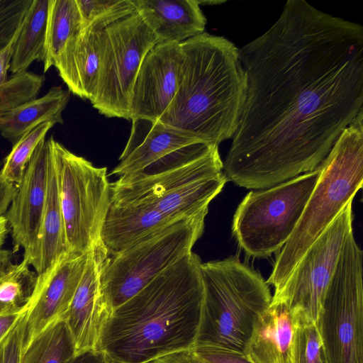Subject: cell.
I'll return each instance as SVG.
<instances>
[{
    "instance_id": "obj_3",
    "label": "cell",
    "mask_w": 363,
    "mask_h": 363,
    "mask_svg": "<svg viewBox=\"0 0 363 363\" xmlns=\"http://www.w3.org/2000/svg\"><path fill=\"white\" fill-rule=\"evenodd\" d=\"M179 87L158 120L199 143L218 145L235 133L247 96L239 48L206 32L182 43Z\"/></svg>"
},
{
    "instance_id": "obj_19",
    "label": "cell",
    "mask_w": 363,
    "mask_h": 363,
    "mask_svg": "<svg viewBox=\"0 0 363 363\" xmlns=\"http://www.w3.org/2000/svg\"><path fill=\"white\" fill-rule=\"evenodd\" d=\"M101 30L94 27L83 29L69 41L55 67L70 92L91 102L98 86Z\"/></svg>"
},
{
    "instance_id": "obj_22",
    "label": "cell",
    "mask_w": 363,
    "mask_h": 363,
    "mask_svg": "<svg viewBox=\"0 0 363 363\" xmlns=\"http://www.w3.org/2000/svg\"><path fill=\"white\" fill-rule=\"evenodd\" d=\"M176 220H178L170 219L145 206L111 203L103 225L101 241L108 255H113Z\"/></svg>"
},
{
    "instance_id": "obj_42",
    "label": "cell",
    "mask_w": 363,
    "mask_h": 363,
    "mask_svg": "<svg viewBox=\"0 0 363 363\" xmlns=\"http://www.w3.org/2000/svg\"><path fill=\"white\" fill-rule=\"evenodd\" d=\"M199 6H213L216 4H220L225 2V1L219 0H197Z\"/></svg>"
},
{
    "instance_id": "obj_30",
    "label": "cell",
    "mask_w": 363,
    "mask_h": 363,
    "mask_svg": "<svg viewBox=\"0 0 363 363\" xmlns=\"http://www.w3.org/2000/svg\"><path fill=\"white\" fill-rule=\"evenodd\" d=\"M45 78L32 72L13 74L0 87V115L37 99Z\"/></svg>"
},
{
    "instance_id": "obj_4",
    "label": "cell",
    "mask_w": 363,
    "mask_h": 363,
    "mask_svg": "<svg viewBox=\"0 0 363 363\" xmlns=\"http://www.w3.org/2000/svg\"><path fill=\"white\" fill-rule=\"evenodd\" d=\"M223 164L218 145L194 143L111 184V203L142 205L172 220L207 214L222 191Z\"/></svg>"
},
{
    "instance_id": "obj_31",
    "label": "cell",
    "mask_w": 363,
    "mask_h": 363,
    "mask_svg": "<svg viewBox=\"0 0 363 363\" xmlns=\"http://www.w3.org/2000/svg\"><path fill=\"white\" fill-rule=\"evenodd\" d=\"M295 319L291 363H327L316 323Z\"/></svg>"
},
{
    "instance_id": "obj_39",
    "label": "cell",
    "mask_w": 363,
    "mask_h": 363,
    "mask_svg": "<svg viewBox=\"0 0 363 363\" xmlns=\"http://www.w3.org/2000/svg\"><path fill=\"white\" fill-rule=\"evenodd\" d=\"M22 313L4 314L0 315V341L10 330Z\"/></svg>"
},
{
    "instance_id": "obj_29",
    "label": "cell",
    "mask_w": 363,
    "mask_h": 363,
    "mask_svg": "<svg viewBox=\"0 0 363 363\" xmlns=\"http://www.w3.org/2000/svg\"><path fill=\"white\" fill-rule=\"evenodd\" d=\"M83 29L106 27L136 10L134 0H76Z\"/></svg>"
},
{
    "instance_id": "obj_6",
    "label": "cell",
    "mask_w": 363,
    "mask_h": 363,
    "mask_svg": "<svg viewBox=\"0 0 363 363\" xmlns=\"http://www.w3.org/2000/svg\"><path fill=\"white\" fill-rule=\"evenodd\" d=\"M201 274L203 295L195 345L243 352L255 320L271 303L269 285L235 257L201 263Z\"/></svg>"
},
{
    "instance_id": "obj_28",
    "label": "cell",
    "mask_w": 363,
    "mask_h": 363,
    "mask_svg": "<svg viewBox=\"0 0 363 363\" xmlns=\"http://www.w3.org/2000/svg\"><path fill=\"white\" fill-rule=\"evenodd\" d=\"M55 124L53 121H45L26 133L13 145L11 151L4 160L0 174L13 184H19L36 147Z\"/></svg>"
},
{
    "instance_id": "obj_5",
    "label": "cell",
    "mask_w": 363,
    "mask_h": 363,
    "mask_svg": "<svg viewBox=\"0 0 363 363\" xmlns=\"http://www.w3.org/2000/svg\"><path fill=\"white\" fill-rule=\"evenodd\" d=\"M320 176L292 235L266 281L280 288L303 255L353 200L363 183V111L340 134L320 164Z\"/></svg>"
},
{
    "instance_id": "obj_18",
    "label": "cell",
    "mask_w": 363,
    "mask_h": 363,
    "mask_svg": "<svg viewBox=\"0 0 363 363\" xmlns=\"http://www.w3.org/2000/svg\"><path fill=\"white\" fill-rule=\"evenodd\" d=\"M295 323L288 308L271 302L255 320L243 352L253 363H291Z\"/></svg>"
},
{
    "instance_id": "obj_9",
    "label": "cell",
    "mask_w": 363,
    "mask_h": 363,
    "mask_svg": "<svg viewBox=\"0 0 363 363\" xmlns=\"http://www.w3.org/2000/svg\"><path fill=\"white\" fill-rule=\"evenodd\" d=\"M55 166L69 252L85 254L101 242L111 203L106 167H96L56 141L48 139Z\"/></svg>"
},
{
    "instance_id": "obj_20",
    "label": "cell",
    "mask_w": 363,
    "mask_h": 363,
    "mask_svg": "<svg viewBox=\"0 0 363 363\" xmlns=\"http://www.w3.org/2000/svg\"><path fill=\"white\" fill-rule=\"evenodd\" d=\"M160 42L182 43L203 33L207 20L197 0H134Z\"/></svg>"
},
{
    "instance_id": "obj_16",
    "label": "cell",
    "mask_w": 363,
    "mask_h": 363,
    "mask_svg": "<svg viewBox=\"0 0 363 363\" xmlns=\"http://www.w3.org/2000/svg\"><path fill=\"white\" fill-rule=\"evenodd\" d=\"M89 252H69L42 279L37 281L27 310L24 347L52 323L65 320L84 272Z\"/></svg>"
},
{
    "instance_id": "obj_15",
    "label": "cell",
    "mask_w": 363,
    "mask_h": 363,
    "mask_svg": "<svg viewBox=\"0 0 363 363\" xmlns=\"http://www.w3.org/2000/svg\"><path fill=\"white\" fill-rule=\"evenodd\" d=\"M107 255L101 241L89 251L84 272L65 320L76 353L100 350L101 337L113 311L101 290V272Z\"/></svg>"
},
{
    "instance_id": "obj_26",
    "label": "cell",
    "mask_w": 363,
    "mask_h": 363,
    "mask_svg": "<svg viewBox=\"0 0 363 363\" xmlns=\"http://www.w3.org/2000/svg\"><path fill=\"white\" fill-rule=\"evenodd\" d=\"M76 354L65 320L55 321L23 348L20 363H67Z\"/></svg>"
},
{
    "instance_id": "obj_25",
    "label": "cell",
    "mask_w": 363,
    "mask_h": 363,
    "mask_svg": "<svg viewBox=\"0 0 363 363\" xmlns=\"http://www.w3.org/2000/svg\"><path fill=\"white\" fill-rule=\"evenodd\" d=\"M82 30L76 0H50L43 61L45 73L52 66L55 67L67 44Z\"/></svg>"
},
{
    "instance_id": "obj_21",
    "label": "cell",
    "mask_w": 363,
    "mask_h": 363,
    "mask_svg": "<svg viewBox=\"0 0 363 363\" xmlns=\"http://www.w3.org/2000/svg\"><path fill=\"white\" fill-rule=\"evenodd\" d=\"M49 147L45 203L37 246L33 255L28 262L35 268L38 281L42 279L61 258L69 253L57 177L50 143Z\"/></svg>"
},
{
    "instance_id": "obj_8",
    "label": "cell",
    "mask_w": 363,
    "mask_h": 363,
    "mask_svg": "<svg viewBox=\"0 0 363 363\" xmlns=\"http://www.w3.org/2000/svg\"><path fill=\"white\" fill-rule=\"evenodd\" d=\"M315 170L274 186L250 191L238 206L233 233L250 256L266 257L287 242L320 176Z\"/></svg>"
},
{
    "instance_id": "obj_17",
    "label": "cell",
    "mask_w": 363,
    "mask_h": 363,
    "mask_svg": "<svg viewBox=\"0 0 363 363\" xmlns=\"http://www.w3.org/2000/svg\"><path fill=\"white\" fill-rule=\"evenodd\" d=\"M196 140L167 128L160 121H132L129 139L111 174L118 177L140 171Z\"/></svg>"
},
{
    "instance_id": "obj_40",
    "label": "cell",
    "mask_w": 363,
    "mask_h": 363,
    "mask_svg": "<svg viewBox=\"0 0 363 363\" xmlns=\"http://www.w3.org/2000/svg\"><path fill=\"white\" fill-rule=\"evenodd\" d=\"M12 259L13 252L8 250H0V278L13 265Z\"/></svg>"
},
{
    "instance_id": "obj_11",
    "label": "cell",
    "mask_w": 363,
    "mask_h": 363,
    "mask_svg": "<svg viewBox=\"0 0 363 363\" xmlns=\"http://www.w3.org/2000/svg\"><path fill=\"white\" fill-rule=\"evenodd\" d=\"M160 42L137 9L102 30L98 86L91 102L93 107L108 118L130 120L138 72L146 55Z\"/></svg>"
},
{
    "instance_id": "obj_14",
    "label": "cell",
    "mask_w": 363,
    "mask_h": 363,
    "mask_svg": "<svg viewBox=\"0 0 363 363\" xmlns=\"http://www.w3.org/2000/svg\"><path fill=\"white\" fill-rule=\"evenodd\" d=\"M49 154V143L44 139L28 162L4 215L11 228L13 245L24 249L23 259L27 262L34 254L39 237L47 194Z\"/></svg>"
},
{
    "instance_id": "obj_32",
    "label": "cell",
    "mask_w": 363,
    "mask_h": 363,
    "mask_svg": "<svg viewBox=\"0 0 363 363\" xmlns=\"http://www.w3.org/2000/svg\"><path fill=\"white\" fill-rule=\"evenodd\" d=\"M33 0H0V52L17 38Z\"/></svg>"
},
{
    "instance_id": "obj_24",
    "label": "cell",
    "mask_w": 363,
    "mask_h": 363,
    "mask_svg": "<svg viewBox=\"0 0 363 363\" xmlns=\"http://www.w3.org/2000/svg\"><path fill=\"white\" fill-rule=\"evenodd\" d=\"M50 0H33L12 45L9 71H27L34 60L43 61Z\"/></svg>"
},
{
    "instance_id": "obj_41",
    "label": "cell",
    "mask_w": 363,
    "mask_h": 363,
    "mask_svg": "<svg viewBox=\"0 0 363 363\" xmlns=\"http://www.w3.org/2000/svg\"><path fill=\"white\" fill-rule=\"evenodd\" d=\"M9 233V224L4 216L0 217V250L4 245Z\"/></svg>"
},
{
    "instance_id": "obj_35",
    "label": "cell",
    "mask_w": 363,
    "mask_h": 363,
    "mask_svg": "<svg viewBox=\"0 0 363 363\" xmlns=\"http://www.w3.org/2000/svg\"><path fill=\"white\" fill-rule=\"evenodd\" d=\"M16 192V186L0 174V217L4 216Z\"/></svg>"
},
{
    "instance_id": "obj_34",
    "label": "cell",
    "mask_w": 363,
    "mask_h": 363,
    "mask_svg": "<svg viewBox=\"0 0 363 363\" xmlns=\"http://www.w3.org/2000/svg\"><path fill=\"white\" fill-rule=\"evenodd\" d=\"M191 352L199 363H253L244 352L214 346L195 345Z\"/></svg>"
},
{
    "instance_id": "obj_33",
    "label": "cell",
    "mask_w": 363,
    "mask_h": 363,
    "mask_svg": "<svg viewBox=\"0 0 363 363\" xmlns=\"http://www.w3.org/2000/svg\"><path fill=\"white\" fill-rule=\"evenodd\" d=\"M27 310L0 341V363H20L24 348Z\"/></svg>"
},
{
    "instance_id": "obj_7",
    "label": "cell",
    "mask_w": 363,
    "mask_h": 363,
    "mask_svg": "<svg viewBox=\"0 0 363 363\" xmlns=\"http://www.w3.org/2000/svg\"><path fill=\"white\" fill-rule=\"evenodd\" d=\"M206 216L176 220L142 237L102 266L101 293L112 310L134 296L160 274L191 252Z\"/></svg>"
},
{
    "instance_id": "obj_10",
    "label": "cell",
    "mask_w": 363,
    "mask_h": 363,
    "mask_svg": "<svg viewBox=\"0 0 363 363\" xmlns=\"http://www.w3.org/2000/svg\"><path fill=\"white\" fill-rule=\"evenodd\" d=\"M327 363H363L362 251L347 238L316 322Z\"/></svg>"
},
{
    "instance_id": "obj_38",
    "label": "cell",
    "mask_w": 363,
    "mask_h": 363,
    "mask_svg": "<svg viewBox=\"0 0 363 363\" xmlns=\"http://www.w3.org/2000/svg\"><path fill=\"white\" fill-rule=\"evenodd\" d=\"M13 42L4 51L0 52V87L8 79L7 72L9 69L12 45Z\"/></svg>"
},
{
    "instance_id": "obj_12",
    "label": "cell",
    "mask_w": 363,
    "mask_h": 363,
    "mask_svg": "<svg viewBox=\"0 0 363 363\" xmlns=\"http://www.w3.org/2000/svg\"><path fill=\"white\" fill-rule=\"evenodd\" d=\"M352 220V200L313 242L284 284L274 290L272 303L284 305L294 318L317 322L342 247L353 231Z\"/></svg>"
},
{
    "instance_id": "obj_36",
    "label": "cell",
    "mask_w": 363,
    "mask_h": 363,
    "mask_svg": "<svg viewBox=\"0 0 363 363\" xmlns=\"http://www.w3.org/2000/svg\"><path fill=\"white\" fill-rule=\"evenodd\" d=\"M67 363H110L102 351L87 350L76 353Z\"/></svg>"
},
{
    "instance_id": "obj_23",
    "label": "cell",
    "mask_w": 363,
    "mask_h": 363,
    "mask_svg": "<svg viewBox=\"0 0 363 363\" xmlns=\"http://www.w3.org/2000/svg\"><path fill=\"white\" fill-rule=\"evenodd\" d=\"M70 93L61 86H52L42 97L0 115L1 136L13 145L40 123L53 121L63 124L62 113L69 101Z\"/></svg>"
},
{
    "instance_id": "obj_1",
    "label": "cell",
    "mask_w": 363,
    "mask_h": 363,
    "mask_svg": "<svg viewBox=\"0 0 363 363\" xmlns=\"http://www.w3.org/2000/svg\"><path fill=\"white\" fill-rule=\"evenodd\" d=\"M239 50L247 96L227 181L263 189L316 169L363 111V26L288 0Z\"/></svg>"
},
{
    "instance_id": "obj_27",
    "label": "cell",
    "mask_w": 363,
    "mask_h": 363,
    "mask_svg": "<svg viewBox=\"0 0 363 363\" xmlns=\"http://www.w3.org/2000/svg\"><path fill=\"white\" fill-rule=\"evenodd\" d=\"M29 267L23 259L0 278V315L28 309L38 281L37 273Z\"/></svg>"
},
{
    "instance_id": "obj_2",
    "label": "cell",
    "mask_w": 363,
    "mask_h": 363,
    "mask_svg": "<svg viewBox=\"0 0 363 363\" xmlns=\"http://www.w3.org/2000/svg\"><path fill=\"white\" fill-rule=\"evenodd\" d=\"M201 263L191 252L113 310L100 344L110 363H150L194 348L203 295Z\"/></svg>"
},
{
    "instance_id": "obj_37",
    "label": "cell",
    "mask_w": 363,
    "mask_h": 363,
    "mask_svg": "<svg viewBox=\"0 0 363 363\" xmlns=\"http://www.w3.org/2000/svg\"><path fill=\"white\" fill-rule=\"evenodd\" d=\"M150 363H199L191 351H181L159 357Z\"/></svg>"
},
{
    "instance_id": "obj_13",
    "label": "cell",
    "mask_w": 363,
    "mask_h": 363,
    "mask_svg": "<svg viewBox=\"0 0 363 363\" xmlns=\"http://www.w3.org/2000/svg\"><path fill=\"white\" fill-rule=\"evenodd\" d=\"M182 64L179 43L160 42L148 52L133 89L130 120L160 118L177 91Z\"/></svg>"
}]
</instances>
